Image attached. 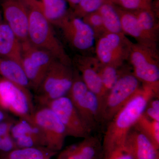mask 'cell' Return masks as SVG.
I'll return each mask as SVG.
<instances>
[{
  "instance_id": "cell-23",
  "label": "cell",
  "mask_w": 159,
  "mask_h": 159,
  "mask_svg": "<svg viewBox=\"0 0 159 159\" xmlns=\"http://www.w3.org/2000/svg\"><path fill=\"white\" fill-rule=\"evenodd\" d=\"M75 145L80 152L88 159H102V144L97 137L90 135Z\"/></svg>"
},
{
  "instance_id": "cell-13",
  "label": "cell",
  "mask_w": 159,
  "mask_h": 159,
  "mask_svg": "<svg viewBox=\"0 0 159 159\" xmlns=\"http://www.w3.org/2000/svg\"><path fill=\"white\" fill-rule=\"evenodd\" d=\"M99 63L96 58L80 55H76L72 61L89 90L98 97L101 107L104 99V93L97 69Z\"/></svg>"
},
{
  "instance_id": "cell-8",
  "label": "cell",
  "mask_w": 159,
  "mask_h": 159,
  "mask_svg": "<svg viewBox=\"0 0 159 159\" xmlns=\"http://www.w3.org/2000/svg\"><path fill=\"white\" fill-rule=\"evenodd\" d=\"M22 46L23 68L30 88L36 92L51 64L56 59L48 51L31 45L29 40L22 43Z\"/></svg>"
},
{
  "instance_id": "cell-29",
  "label": "cell",
  "mask_w": 159,
  "mask_h": 159,
  "mask_svg": "<svg viewBox=\"0 0 159 159\" xmlns=\"http://www.w3.org/2000/svg\"><path fill=\"white\" fill-rule=\"evenodd\" d=\"M102 159H133L130 154L125 148L122 147L114 148L103 152Z\"/></svg>"
},
{
  "instance_id": "cell-10",
  "label": "cell",
  "mask_w": 159,
  "mask_h": 159,
  "mask_svg": "<svg viewBox=\"0 0 159 159\" xmlns=\"http://www.w3.org/2000/svg\"><path fill=\"white\" fill-rule=\"evenodd\" d=\"M54 25L60 29L66 40L77 51H88L95 45L96 36L93 29L82 18L73 16L71 11Z\"/></svg>"
},
{
  "instance_id": "cell-6",
  "label": "cell",
  "mask_w": 159,
  "mask_h": 159,
  "mask_svg": "<svg viewBox=\"0 0 159 159\" xmlns=\"http://www.w3.org/2000/svg\"><path fill=\"white\" fill-rule=\"evenodd\" d=\"M0 106L19 119L34 123L35 108L30 90L22 88L2 77H0Z\"/></svg>"
},
{
  "instance_id": "cell-31",
  "label": "cell",
  "mask_w": 159,
  "mask_h": 159,
  "mask_svg": "<svg viewBox=\"0 0 159 159\" xmlns=\"http://www.w3.org/2000/svg\"><path fill=\"white\" fill-rule=\"evenodd\" d=\"M143 114L151 120L159 122V110L152 107L148 103Z\"/></svg>"
},
{
  "instance_id": "cell-27",
  "label": "cell",
  "mask_w": 159,
  "mask_h": 159,
  "mask_svg": "<svg viewBox=\"0 0 159 159\" xmlns=\"http://www.w3.org/2000/svg\"><path fill=\"white\" fill-rule=\"evenodd\" d=\"M114 5L127 11L152 9V0H111Z\"/></svg>"
},
{
  "instance_id": "cell-5",
  "label": "cell",
  "mask_w": 159,
  "mask_h": 159,
  "mask_svg": "<svg viewBox=\"0 0 159 159\" xmlns=\"http://www.w3.org/2000/svg\"><path fill=\"white\" fill-rule=\"evenodd\" d=\"M141 87L140 81L133 74H121L101 104V125H107L115 115L138 93Z\"/></svg>"
},
{
  "instance_id": "cell-2",
  "label": "cell",
  "mask_w": 159,
  "mask_h": 159,
  "mask_svg": "<svg viewBox=\"0 0 159 159\" xmlns=\"http://www.w3.org/2000/svg\"><path fill=\"white\" fill-rule=\"evenodd\" d=\"M29 16L28 40L31 45L51 53L56 59L72 66V61L54 32L52 25L35 5L34 0H22Z\"/></svg>"
},
{
  "instance_id": "cell-32",
  "label": "cell",
  "mask_w": 159,
  "mask_h": 159,
  "mask_svg": "<svg viewBox=\"0 0 159 159\" xmlns=\"http://www.w3.org/2000/svg\"><path fill=\"white\" fill-rule=\"evenodd\" d=\"M8 113L0 106V123L13 119L10 116Z\"/></svg>"
},
{
  "instance_id": "cell-20",
  "label": "cell",
  "mask_w": 159,
  "mask_h": 159,
  "mask_svg": "<svg viewBox=\"0 0 159 159\" xmlns=\"http://www.w3.org/2000/svg\"><path fill=\"white\" fill-rule=\"evenodd\" d=\"M97 11L102 17L106 32L124 34L122 31L119 14L115 5L111 2L105 3Z\"/></svg>"
},
{
  "instance_id": "cell-4",
  "label": "cell",
  "mask_w": 159,
  "mask_h": 159,
  "mask_svg": "<svg viewBox=\"0 0 159 159\" xmlns=\"http://www.w3.org/2000/svg\"><path fill=\"white\" fill-rule=\"evenodd\" d=\"M128 60L133 68V74L142 82L159 93V66L157 50L131 42Z\"/></svg>"
},
{
  "instance_id": "cell-36",
  "label": "cell",
  "mask_w": 159,
  "mask_h": 159,
  "mask_svg": "<svg viewBox=\"0 0 159 159\" xmlns=\"http://www.w3.org/2000/svg\"><path fill=\"white\" fill-rule=\"evenodd\" d=\"M159 159V158H158V159Z\"/></svg>"
},
{
  "instance_id": "cell-26",
  "label": "cell",
  "mask_w": 159,
  "mask_h": 159,
  "mask_svg": "<svg viewBox=\"0 0 159 159\" xmlns=\"http://www.w3.org/2000/svg\"><path fill=\"white\" fill-rule=\"evenodd\" d=\"M107 2H111V0H81L71 12L74 16L82 18L87 14L97 11L103 4Z\"/></svg>"
},
{
  "instance_id": "cell-30",
  "label": "cell",
  "mask_w": 159,
  "mask_h": 159,
  "mask_svg": "<svg viewBox=\"0 0 159 159\" xmlns=\"http://www.w3.org/2000/svg\"><path fill=\"white\" fill-rule=\"evenodd\" d=\"M57 159H88L78 150L76 145H73L61 151Z\"/></svg>"
},
{
  "instance_id": "cell-19",
  "label": "cell",
  "mask_w": 159,
  "mask_h": 159,
  "mask_svg": "<svg viewBox=\"0 0 159 159\" xmlns=\"http://www.w3.org/2000/svg\"><path fill=\"white\" fill-rule=\"evenodd\" d=\"M57 153L45 147L17 148L2 154L0 159H51Z\"/></svg>"
},
{
  "instance_id": "cell-21",
  "label": "cell",
  "mask_w": 159,
  "mask_h": 159,
  "mask_svg": "<svg viewBox=\"0 0 159 159\" xmlns=\"http://www.w3.org/2000/svg\"><path fill=\"white\" fill-rule=\"evenodd\" d=\"M133 12L144 32L157 42L159 25L152 9H142Z\"/></svg>"
},
{
  "instance_id": "cell-17",
  "label": "cell",
  "mask_w": 159,
  "mask_h": 159,
  "mask_svg": "<svg viewBox=\"0 0 159 159\" xmlns=\"http://www.w3.org/2000/svg\"><path fill=\"white\" fill-rule=\"evenodd\" d=\"M35 5L52 25H55L70 13L66 0H34Z\"/></svg>"
},
{
  "instance_id": "cell-9",
  "label": "cell",
  "mask_w": 159,
  "mask_h": 159,
  "mask_svg": "<svg viewBox=\"0 0 159 159\" xmlns=\"http://www.w3.org/2000/svg\"><path fill=\"white\" fill-rule=\"evenodd\" d=\"M33 120L42 132L46 147L57 152L61 151L67 135L57 115L48 107L39 106L35 108Z\"/></svg>"
},
{
  "instance_id": "cell-12",
  "label": "cell",
  "mask_w": 159,
  "mask_h": 159,
  "mask_svg": "<svg viewBox=\"0 0 159 159\" xmlns=\"http://www.w3.org/2000/svg\"><path fill=\"white\" fill-rule=\"evenodd\" d=\"M2 13L5 22L21 43L28 40L29 16L22 0H2Z\"/></svg>"
},
{
  "instance_id": "cell-11",
  "label": "cell",
  "mask_w": 159,
  "mask_h": 159,
  "mask_svg": "<svg viewBox=\"0 0 159 159\" xmlns=\"http://www.w3.org/2000/svg\"><path fill=\"white\" fill-rule=\"evenodd\" d=\"M46 106L57 115L66 129L67 136L84 139L90 135L91 133L67 96L53 100Z\"/></svg>"
},
{
  "instance_id": "cell-16",
  "label": "cell",
  "mask_w": 159,
  "mask_h": 159,
  "mask_svg": "<svg viewBox=\"0 0 159 159\" xmlns=\"http://www.w3.org/2000/svg\"><path fill=\"white\" fill-rule=\"evenodd\" d=\"M22 43L5 21L0 25V57L11 60L22 66Z\"/></svg>"
},
{
  "instance_id": "cell-35",
  "label": "cell",
  "mask_w": 159,
  "mask_h": 159,
  "mask_svg": "<svg viewBox=\"0 0 159 159\" xmlns=\"http://www.w3.org/2000/svg\"><path fill=\"white\" fill-rule=\"evenodd\" d=\"M1 1H2V0H0V2H1Z\"/></svg>"
},
{
  "instance_id": "cell-24",
  "label": "cell",
  "mask_w": 159,
  "mask_h": 159,
  "mask_svg": "<svg viewBox=\"0 0 159 159\" xmlns=\"http://www.w3.org/2000/svg\"><path fill=\"white\" fill-rule=\"evenodd\" d=\"M119 68L115 66L102 65L99 62L98 64L97 69L103 86L104 99L122 74L119 72Z\"/></svg>"
},
{
  "instance_id": "cell-3",
  "label": "cell",
  "mask_w": 159,
  "mask_h": 159,
  "mask_svg": "<svg viewBox=\"0 0 159 159\" xmlns=\"http://www.w3.org/2000/svg\"><path fill=\"white\" fill-rule=\"evenodd\" d=\"M58 60L52 62L38 89L35 99L39 106L67 96L74 79V69Z\"/></svg>"
},
{
  "instance_id": "cell-15",
  "label": "cell",
  "mask_w": 159,
  "mask_h": 159,
  "mask_svg": "<svg viewBox=\"0 0 159 159\" xmlns=\"http://www.w3.org/2000/svg\"><path fill=\"white\" fill-rule=\"evenodd\" d=\"M121 21L122 31L137 41V43L157 50V42L144 32L139 25L133 11H127L116 6Z\"/></svg>"
},
{
  "instance_id": "cell-14",
  "label": "cell",
  "mask_w": 159,
  "mask_h": 159,
  "mask_svg": "<svg viewBox=\"0 0 159 159\" xmlns=\"http://www.w3.org/2000/svg\"><path fill=\"white\" fill-rule=\"evenodd\" d=\"M133 159H157L159 150L144 134L134 127L129 131L124 144Z\"/></svg>"
},
{
  "instance_id": "cell-34",
  "label": "cell",
  "mask_w": 159,
  "mask_h": 159,
  "mask_svg": "<svg viewBox=\"0 0 159 159\" xmlns=\"http://www.w3.org/2000/svg\"><path fill=\"white\" fill-rule=\"evenodd\" d=\"M2 17V11L0 10V25L3 22Z\"/></svg>"
},
{
  "instance_id": "cell-18",
  "label": "cell",
  "mask_w": 159,
  "mask_h": 159,
  "mask_svg": "<svg viewBox=\"0 0 159 159\" xmlns=\"http://www.w3.org/2000/svg\"><path fill=\"white\" fill-rule=\"evenodd\" d=\"M0 75L22 88L31 89L22 66L16 61L0 57Z\"/></svg>"
},
{
  "instance_id": "cell-7",
  "label": "cell",
  "mask_w": 159,
  "mask_h": 159,
  "mask_svg": "<svg viewBox=\"0 0 159 159\" xmlns=\"http://www.w3.org/2000/svg\"><path fill=\"white\" fill-rule=\"evenodd\" d=\"M131 42L125 34L104 32L96 38V58L102 65L119 68L128 59Z\"/></svg>"
},
{
  "instance_id": "cell-22",
  "label": "cell",
  "mask_w": 159,
  "mask_h": 159,
  "mask_svg": "<svg viewBox=\"0 0 159 159\" xmlns=\"http://www.w3.org/2000/svg\"><path fill=\"white\" fill-rule=\"evenodd\" d=\"M134 126L146 136L159 150V122L151 120L143 113Z\"/></svg>"
},
{
  "instance_id": "cell-28",
  "label": "cell",
  "mask_w": 159,
  "mask_h": 159,
  "mask_svg": "<svg viewBox=\"0 0 159 159\" xmlns=\"http://www.w3.org/2000/svg\"><path fill=\"white\" fill-rule=\"evenodd\" d=\"M82 19L93 29L96 34V38L100 34L106 32L102 17L98 11L87 14Z\"/></svg>"
},
{
  "instance_id": "cell-33",
  "label": "cell",
  "mask_w": 159,
  "mask_h": 159,
  "mask_svg": "<svg viewBox=\"0 0 159 159\" xmlns=\"http://www.w3.org/2000/svg\"><path fill=\"white\" fill-rule=\"evenodd\" d=\"M66 1L73 10L79 4L81 0H66Z\"/></svg>"
},
{
  "instance_id": "cell-1",
  "label": "cell",
  "mask_w": 159,
  "mask_h": 159,
  "mask_svg": "<svg viewBox=\"0 0 159 159\" xmlns=\"http://www.w3.org/2000/svg\"><path fill=\"white\" fill-rule=\"evenodd\" d=\"M159 93L153 89L143 85L138 93L106 125L102 142V150L106 152L124 146L129 131L144 113L148 102Z\"/></svg>"
},
{
  "instance_id": "cell-25",
  "label": "cell",
  "mask_w": 159,
  "mask_h": 159,
  "mask_svg": "<svg viewBox=\"0 0 159 159\" xmlns=\"http://www.w3.org/2000/svg\"><path fill=\"white\" fill-rule=\"evenodd\" d=\"M15 121L12 119L0 123V152L2 154L18 148L11 135V126Z\"/></svg>"
}]
</instances>
